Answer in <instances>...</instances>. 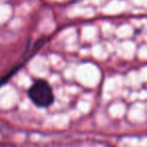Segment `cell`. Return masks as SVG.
Masks as SVG:
<instances>
[{
  "label": "cell",
  "instance_id": "cell-1",
  "mask_svg": "<svg viewBox=\"0 0 147 147\" xmlns=\"http://www.w3.org/2000/svg\"><path fill=\"white\" fill-rule=\"evenodd\" d=\"M30 100L38 107H49L53 102V92L49 83L43 80H37L28 90Z\"/></svg>",
  "mask_w": 147,
  "mask_h": 147
},
{
  "label": "cell",
  "instance_id": "cell-2",
  "mask_svg": "<svg viewBox=\"0 0 147 147\" xmlns=\"http://www.w3.org/2000/svg\"><path fill=\"white\" fill-rule=\"evenodd\" d=\"M0 147H12V146H9V145H0Z\"/></svg>",
  "mask_w": 147,
  "mask_h": 147
}]
</instances>
